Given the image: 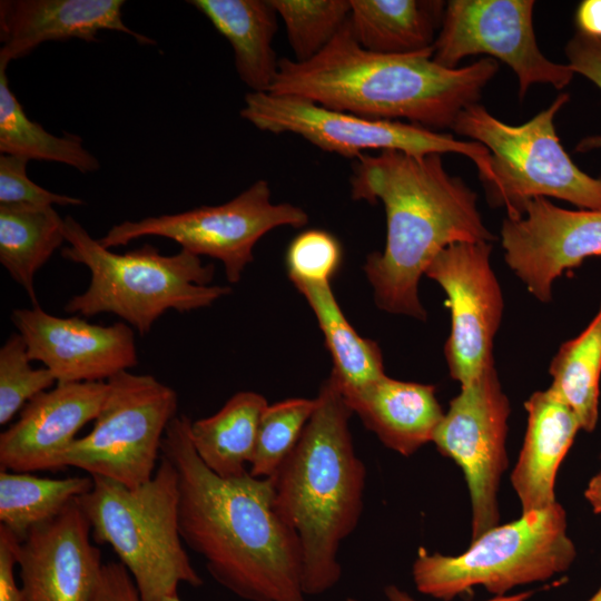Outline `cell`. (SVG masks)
I'll return each mask as SVG.
<instances>
[{
	"instance_id": "2",
	"label": "cell",
	"mask_w": 601,
	"mask_h": 601,
	"mask_svg": "<svg viewBox=\"0 0 601 601\" xmlns=\"http://www.w3.org/2000/svg\"><path fill=\"white\" fill-rule=\"evenodd\" d=\"M351 193L354 200L384 205L385 247L370 254L363 269L376 305L392 314L426 319L418 283L432 260L452 244L494 238L476 194L446 171L440 154H364L354 162Z\"/></svg>"
},
{
	"instance_id": "34",
	"label": "cell",
	"mask_w": 601,
	"mask_h": 601,
	"mask_svg": "<svg viewBox=\"0 0 601 601\" xmlns=\"http://www.w3.org/2000/svg\"><path fill=\"white\" fill-rule=\"evenodd\" d=\"M29 160L19 156H0V205L53 207L79 206L85 200L56 194L35 184L27 175Z\"/></svg>"
},
{
	"instance_id": "22",
	"label": "cell",
	"mask_w": 601,
	"mask_h": 601,
	"mask_svg": "<svg viewBox=\"0 0 601 601\" xmlns=\"http://www.w3.org/2000/svg\"><path fill=\"white\" fill-rule=\"evenodd\" d=\"M227 39L234 52L240 80L253 92H268L278 71L273 48L277 31V12L270 0H193Z\"/></svg>"
},
{
	"instance_id": "39",
	"label": "cell",
	"mask_w": 601,
	"mask_h": 601,
	"mask_svg": "<svg viewBox=\"0 0 601 601\" xmlns=\"http://www.w3.org/2000/svg\"><path fill=\"white\" fill-rule=\"evenodd\" d=\"M384 592L388 601H417L394 584L385 587ZM532 594V591H524L512 595L493 597L487 601H526Z\"/></svg>"
},
{
	"instance_id": "1",
	"label": "cell",
	"mask_w": 601,
	"mask_h": 601,
	"mask_svg": "<svg viewBox=\"0 0 601 601\" xmlns=\"http://www.w3.org/2000/svg\"><path fill=\"white\" fill-rule=\"evenodd\" d=\"M190 421L176 415L161 442V455L178 473L183 542L216 582L244 600L306 601L300 544L275 510L272 480L211 472L191 444Z\"/></svg>"
},
{
	"instance_id": "8",
	"label": "cell",
	"mask_w": 601,
	"mask_h": 601,
	"mask_svg": "<svg viewBox=\"0 0 601 601\" xmlns=\"http://www.w3.org/2000/svg\"><path fill=\"white\" fill-rule=\"evenodd\" d=\"M568 100V93H560L520 126L501 121L480 104L456 117L451 129L490 151L494 181L486 186V193L492 204L506 208L508 217H519L523 204L536 197L601 210V178L579 169L555 132L554 116Z\"/></svg>"
},
{
	"instance_id": "18",
	"label": "cell",
	"mask_w": 601,
	"mask_h": 601,
	"mask_svg": "<svg viewBox=\"0 0 601 601\" xmlns=\"http://www.w3.org/2000/svg\"><path fill=\"white\" fill-rule=\"evenodd\" d=\"M107 382L57 383L32 398L0 434V466L12 472L55 471L56 457L99 414Z\"/></svg>"
},
{
	"instance_id": "3",
	"label": "cell",
	"mask_w": 601,
	"mask_h": 601,
	"mask_svg": "<svg viewBox=\"0 0 601 601\" xmlns=\"http://www.w3.org/2000/svg\"><path fill=\"white\" fill-rule=\"evenodd\" d=\"M432 57L433 49L410 55L366 50L347 20L312 59H279L268 92L372 119H406L432 130L452 128L462 110L477 104L499 65L493 58H482L446 68Z\"/></svg>"
},
{
	"instance_id": "31",
	"label": "cell",
	"mask_w": 601,
	"mask_h": 601,
	"mask_svg": "<svg viewBox=\"0 0 601 601\" xmlns=\"http://www.w3.org/2000/svg\"><path fill=\"white\" fill-rule=\"evenodd\" d=\"M315 408L316 397H292L266 406L249 464L250 475L267 479L276 473L295 449Z\"/></svg>"
},
{
	"instance_id": "20",
	"label": "cell",
	"mask_w": 601,
	"mask_h": 601,
	"mask_svg": "<svg viewBox=\"0 0 601 601\" xmlns=\"http://www.w3.org/2000/svg\"><path fill=\"white\" fill-rule=\"evenodd\" d=\"M528 426L511 474L522 513L541 510L555 501L558 470L581 430L574 412L549 387L524 403Z\"/></svg>"
},
{
	"instance_id": "10",
	"label": "cell",
	"mask_w": 601,
	"mask_h": 601,
	"mask_svg": "<svg viewBox=\"0 0 601 601\" xmlns=\"http://www.w3.org/2000/svg\"><path fill=\"white\" fill-rule=\"evenodd\" d=\"M107 383L92 430L56 457L55 471L77 467L136 487L149 481L158 466L164 434L177 415V393L151 375L128 371Z\"/></svg>"
},
{
	"instance_id": "30",
	"label": "cell",
	"mask_w": 601,
	"mask_h": 601,
	"mask_svg": "<svg viewBox=\"0 0 601 601\" xmlns=\"http://www.w3.org/2000/svg\"><path fill=\"white\" fill-rule=\"evenodd\" d=\"M285 24L294 60L319 53L349 18V0H270Z\"/></svg>"
},
{
	"instance_id": "33",
	"label": "cell",
	"mask_w": 601,
	"mask_h": 601,
	"mask_svg": "<svg viewBox=\"0 0 601 601\" xmlns=\"http://www.w3.org/2000/svg\"><path fill=\"white\" fill-rule=\"evenodd\" d=\"M343 249L331 233L312 228L298 234L286 250V267L293 284H327L338 270Z\"/></svg>"
},
{
	"instance_id": "32",
	"label": "cell",
	"mask_w": 601,
	"mask_h": 601,
	"mask_svg": "<svg viewBox=\"0 0 601 601\" xmlns=\"http://www.w3.org/2000/svg\"><path fill=\"white\" fill-rule=\"evenodd\" d=\"M31 362L23 337L12 333L0 348L1 425H7L32 398L57 384L48 368H35Z\"/></svg>"
},
{
	"instance_id": "35",
	"label": "cell",
	"mask_w": 601,
	"mask_h": 601,
	"mask_svg": "<svg viewBox=\"0 0 601 601\" xmlns=\"http://www.w3.org/2000/svg\"><path fill=\"white\" fill-rule=\"evenodd\" d=\"M570 68L601 89V39L577 33L565 47Z\"/></svg>"
},
{
	"instance_id": "43",
	"label": "cell",
	"mask_w": 601,
	"mask_h": 601,
	"mask_svg": "<svg viewBox=\"0 0 601 601\" xmlns=\"http://www.w3.org/2000/svg\"><path fill=\"white\" fill-rule=\"evenodd\" d=\"M346 601H358V600L353 599V598H349V599H347Z\"/></svg>"
},
{
	"instance_id": "27",
	"label": "cell",
	"mask_w": 601,
	"mask_h": 601,
	"mask_svg": "<svg viewBox=\"0 0 601 601\" xmlns=\"http://www.w3.org/2000/svg\"><path fill=\"white\" fill-rule=\"evenodd\" d=\"M7 65L0 63V152L30 160L53 161L81 174L99 170L100 161L80 136H56L31 120L9 87Z\"/></svg>"
},
{
	"instance_id": "15",
	"label": "cell",
	"mask_w": 601,
	"mask_h": 601,
	"mask_svg": "<svg viewBox=\"0 0 601 601\" xmlns=\"http://www.w3.org/2000/svg\"><path fill=\"white\" fill-rule=\"evenodd\" d=\"M504 259L540 302L552 299L553 282L585 258L601 256V210L561 208L545 197L525 201L501 228Z\"/></svg>"
},
{
	"instance_id": "4",
	"label": "cell",
	"mask_w": 601,
	"mask_h": 601,
	"mask_svg": "<svg viewBox=\"0 0 601 601\" xmlns=\"http://www.w3.org/2000/svg\"><path fill=\"white\" fill-rule=\"evenodd\" d=\"M352 414L329 376L298 443L269 477L275 510L300 544L306 597L323 594L339 581V545L363 512L366 469L353 445Z\"/></svg>"
},
{
	"instance_id": "29",
	"label": "cell",
	"mask_w": 601,
	"mask_h": 601,
	"mask_svg": "<svg viewBox=\"0 0 601 601\" xmlns=\"http://www.w3.org/2000/svg\"><path fill=\"white\" fill-rule=\"evenodd\" d=\"M93 484L88 476L39 477L0 469V522L20 541L31 529L52 520Z\"/></svg>"
},
{
	"instance_id": "7",
	"label": "cell",
	"mask_w": 601,
	"mask_h": 601,
	"mask_svg": "<svg viewBox=\"0 0 601 601\" xmlns=\"http://www.w3.org/2000/svg\"><path fill=\"white\" fill-rule=\"evenodd\" d=\"M566 528L565 511L554 502L487 530L460 555L420 548L414 584L423 594L450 601L476 585L502 597L514 587L545 581L566 571L577 556Z\"/></svg>"
},
{
	"instance_id": "41",
	"label": "cell",
	"mask_w": 601,
	"mask_h": 601,
	"mask_svg": "<svg viewBox=\"0 0 601 601\" xmlns=\"http://www.w3.org/2000/svg\"><path fill=\"white\" fill-rule=\"evenodd\" d=\"M601 562V559H600ZM589 601H601V585L598 591L589 599Z\"/></svg>"
},
{
	"instance_id": "6",
	"label": "cell",
	"mask_w": 601,
	"mask_h": 601,
	"mask_svg": "<svg viewBox=\"0 0 601 601\" xmlns=\"http://www.w3.org/2000/svg\"><path fill=\"white\" fill-rule=\"evenodd\" d=\"M92 487L77 497L99 544H108L130 573L141 601L178 595L180 583L200 587L178 526V473L160 455L152 477L128 487L91 476Z\"/></svg>"
},
{
	"instance_id": "17",
	"label": "cell",
	"mask_w": 601,
	"mask_h": 601,
	"mask_svg": "<svg viewBox=\"0 0 601 601\" xmlns=\"http://www.w3.org/2000/svg\"><path fill=\"white\" fill-rule=\"evenodd\" d=\"M17 558L21 601H93L105 563L77 499L31 529Z\"/></svg>"
},
{
	"instance_id": "36",
	"label": "cell",
	"mask_w": 601,
	"mask_h": 601,
	"mask_svg": "<svg viewBox=\"0 0 601 601\" xmlns=\"http://www.w3.org/2000/svg\"><path fill=\"white\" fill-rule=\"evenodd\" d=\"M93 601H141L136 584L120 562H107L102 566Z\"/></svg>"
},
{
	"instance_id": "42",
	"label": "cell",
	"mask_w": 601,
	"mask_h": 601,
	"mask_svg": "<svg viewBox=\"0 0 601 601\" xmlns=\"http://www.w3.org/2000/svg\"><path fill=\"white\" fill-rule=\"evenodd\" d=\"M161 601H180V600H179L178 595H174V597L165 598Z\"/></svg>"
},
{
	"instance_id": "13",
	"label": "cell",
	"mask_w": 601,
	"mask_h": 601,
	"mask_svg": "<svg viewBox=\"0 0 601 601\" xmlns=\"http://www.w3.org/2000/svg\"><path fill=\"white\" fill-rule=\"evenodd\" d=\"M534 3L532 0L449 1L433 46V60L446 68H457L465 57L486 53L514 71L521 98L535 83L563 89L574 71L541 52L533 28Z\"/></svg>"
},
{
	"instance_id": "25",
	"label": "cell",
	"mask_w": 601,
	"mask_h": 601,
	"mask_svg": "<svg viewBox=\"0 0 601 601\" xmlns=\"http://www.w3.org/2000/svg\"><path fill=\"white\" fill-rule=\"evenodd\" d=\"M312 307L333 359L331 377L343 394L358 391L385 375L382 352L359 336L344 316L329 283L294 284Z\"/></svg>"
},
{
	"instance_id": "23",
	"label": "cell",
	"mask_w": 601,
	"mask_h": 601,
	"mask_svg": "<svg viewBox=\"0 0 601 601\" xmlns=\"http://www.w3.org/2000/svg\"><path fill=\"white\" fill-rule=\"evenodd\" d=\"M348 23L366 50L410 55L432 50L446 3L434 0H349Z\"/></svg>"
},
{
	"instance_id": "12",
	"label": "cell",
	"mask_w": 601,
	"mask_h": 601,
	"mask_svg": "<svg viewBox=\"0 0 601 601\" xmlns=\"http://www.w3.org/2000/svg\"><path fill=\"white\" fill-rule=\"evenodd\" d=\"M510 411L509 398L492 364L461 386L432 441L442 455L454 460L464 472L472 511L471 541L499 525L497 493L508 466Z\"/></svg>"
},
{
	"instance_id": "37",
	"label": "cell",
	"mask_w": 601,
	"mask_h": 601,
	"mask_svg": "<svg viewBox=\"0 0 601 601\" xmlns=\"http://www.w3.org/2000/svg\"><path fill=\"white\" fill-rule=\"evenodd\" d=\"M19 544L20 540L0 524V601H21L20 585L14 577Z\"/></svg>"
},
{
	"instance_id": "24",
	"label": "cell",
	"mask_w": 601,
	"mask_h": 601,
	"mask_svg": "<svg viewBox=\"0 0 601 601\" xmlns=\"http://www.w3.org/2000/svg\"><path fill=\"white\" fill-rule=\"evenodd\" d=\"M267 405L263 395L242 391L214 415L190 421L191 444L211 472L224 479L248 472L246 465L253 460L260 416Z\"/></svg>"
},
{
	"instance_id": "16",
	"label": "cell",
	"mask_w": 601,
	"mask_h": 601,
	"mask_svg": "<svg viewBox=\"0 0 601 601\" xmlns=\"http://www.w3.org/2000/svg\"><path fill=\"white\" fill-rule=\"evenodd\" d=\"M11 321L30 359L42 363L57 383L107 382L138 364L134 328L125 322L104 326L59 317L39 304L12 311Z\"/></svg>"
},
{
	"instance_id": "11",
	"label": "cell",
	"mask_w": 601,
	"mask_h": 601,
	"mask_svg": "<svg viewBox=\"0 0 601 601\" xmlns=\"http://www.w3.org/2000/svg\"><path fill=\"white\" fill-rule=\"evenodd\" d=\"M267 180L253 183L233 199L217 206H200L177 214L124 220L98 242L106 248L157 236L171 239L197 256L219 259L229 283H238L253 262L256 243L280 226L303 227L308 215L298 206L270 200Z\"/></svg>"
},
{
	"instance_id": "5",
	"label": "cell",
	"mask_w": 601,
	"mask_h": 601,
	"mask_svg": "<svg viewBox=\"0 0 601 601\" xmlns=\"http://www.w3.org/2000/svg\"><path fill=\"white\" fill-rule=\"evenodd\" d=\"M65 220L68 244L63 258L90 272L87 289L72 296L65 311L85 317L115 314L141 336L167 311L186 313L210 306L230 293V287L210 285L214 265L180 249L162 255L150 244L124 254L111 252L93 238L72 216Z\"/></svg>"
},
{
	"instance_id": "14",
	"label": "cell",
	"mask_w": 601,
	"mask_h": 601,
	"mask_svg": "<svg viewBox=\"0 0 601 601\" xmlns=\"http://www.w3.org/2000/svg\"><path fill=\"white\" fill-rule=\"evenodd\" d=\"M489 242L444 248L425 275L446 294L451 332L444 346L450 375L464 386L494 364L493 339L503 314V296L491 266Z\"/></svg>"
},
{
	"instance_id": "38",
	"label": "cell",
	"mask_w": 601,
	"mask_h": 601,
	"mask_svg": "<svg viewBox=\"0 0 601 601\" xmlns=\"http://www.w3.org/2000/svg\"><path fill=\"white\" fill-rule=\"evenodd\" d=\"M574 18L579 33L601 39V0L581 1Z\"/></svg>"
},
{
	"instance_id": "40",
	"label": "cell",
	"mask_w": 601,
	"mask_h": 601,
	"mask_svg": "<svg viewBox=\"0 0 601 601\" xmlns=\"http://www.w3.org/2000/svg\"><path fill=\"white\" fill-rule=\"evenodd\" d=\"M584 497L589 502L592 511L601 515V470L589 481Z\"/></svg>"
},
{
	"instance_id": "19",
	"label": "cell",
	"mask_w": 601,
	"mask_h": 601,
	"mask_svg": "<svg viewBox=\"0 0 601 601\" xmlns=\"http://www.w3.org/2000/svg\"><path fill=\"white\" fill-rule=\"evenodd\" d=\"M122 0H1L0 63L23 58L48 41L98 40L100 31H117L140 45L156 40L130 29Z\"/></svg>"
},
{
	"instance_id": "28",
	"label": "cell",
	"mask_w": 601,
	"mask_h": 601,
	"mask_svg": "<svg viewBox=\"0 0 601 601\" xmlns=\"http://www.w3.org/2000/svg\"><path fill=\"white\" fill-rule=\"evenodd\" d=\"M549 373L550 388L574 412L581 430L592 432L599 418L601 304L589 325L560 346Z\"/></svg>"
},
{
	"instance_id": "9",
	"label": "cell",
	"mask_w": 601,
	"mask_h": 601,
	"mask_svg": "<svg viewBox=\"0 0 601 601\" xmlns=\"http://www.w3.org/2000/svg\"><path fill=\"white\" fill-rule=\"evenodd\" d=\"M240 116L262 131L295 134L343 157L358 158L366 150L460 154L474 162L485 186L494 181L491 154L482 144L416 124L361 117L292 95L253 91L246 93Z\"/></svg>"
},
{
	"instance_id": "26",
	"label": "cell",
	"mask_w": 601,
	"mask_h": 601,
	"mask_svg": "<svg viewBox=\"0 0 601 601\" xmlns=\"http://www.w3.org/2000/svg\"><path fill=\"white\" fill-rule=\"evenodd\" d=\"M65 242V220L53 207L0 205V263L32 305L36 273Z\"/></svg>"
},
{
	"instance_id": "21",
	"label": "cell",
	"mask_w": 601,
	"mask_h": 601,
	"mask_svg": "<svg viewBox=\"0 0 601 601\" xmlns=\"http://www.w3.org/2000/svg\"><path fill=\"white\" fill-rule=\"evenodd\" d=\"M433 385L386 375L344 400L364 425L388 449L404 456L433 441L443 411Z\"/></svg>"
}]
</instances>
